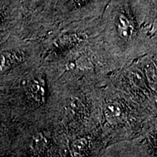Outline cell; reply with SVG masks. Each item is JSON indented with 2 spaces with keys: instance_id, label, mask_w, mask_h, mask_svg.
<instances>
[{
  "instance_id": "obj_3",
  "label": "cell",
  "mask_w": 157,
  "mask_h": 157,
  "mask_svg": "<svg viewBox=\"0 0 157 157\" xmlns=\"http://www.w3.org/2000/svg\"><path fill=\"white\" fill-rule=\"evenodd\" d=\"M31 93L34 100L39 103H43L45 98V88L44 83L40 80H34L31 84Z\"/></svg>"
},
{
  "instance_id": "obj_2",
  "label": "cell",
  "mask_w": 157,
  "mask_h": 157,
  "mask_svg": "<svg viewBox=\"0 0 157 157\" xmlns=\"http://www.w3.org/2000/svg\"><path fill=\"white\" fill-rule=\"evenodd\" d=\"M118 31L119 36L123 39H129L132 36L133 33L132 25L129 20L126 16L121 15L118 20Z\"/></svg>"
},
{
  "instance_id": "obj_1",
  "label": "cell",
  "mask_w": 157,
  "mask_h": 157,
  "mask_svg": "<svg viewBox=\"0 0 157 157\" xmlns=\"http://www.w3.org/2000/svg\"><path fill=\"white\" fill-rule=\"evenodd\" d=\"M105 116L108 122L111 124H116L120 122L122 119V110L117 104H109L105 109Z\"/></svg>"
},
{
  "instance_id": "obj_5",
  "label": "cell",
  "mask_w": 157,
  "mask_h": 157,
  "mask_svg": "<svg viewBox=\"0 0 157 157\" xmlns=\"http://www.w3.org/2000/svg\"><path fill=\"white\" fill-rule=\"evenodd\" d=\"M88 140L84 137H81L76 140L73 143V151L76 154L84 152L87 148Z\"/></svg>"
},
{
  "instance_id": "obj_6",
  "label": "cell",
  "mask_w": 157,
  "mask_h": 157,
  "mask_svg": "<svg viewBox=\"0 0 157 157\" xmlns=\"http://www.w3.org/2000/svg\"><path fill=\"white\" fill-rule=\"evenodd\" d=\"M146 77L148 84L153 89H156V74L155 68L153 66H148L146 68Z\"/></svg>"
},
{
  "instance_id": "obj_7",
  "label": "cell",
  "mask_w": 157,
  "mask_h": 157,
  "mask_svg": "<svg viewBox=\"0 0 157 157\" xmlns=\"http://www.w3.org/2000/svg\"><path fill=\"white\" fill-rule=\"evenodd\" d=\"M132 80L133 82L136 84V85H142V83L143 84L144 82V79H143V76L138 72L135 71L132 72Z\"/></svg>"
},
{
  "instance_id": "obj_4",
  "label": "cell",
  "mask_w": 157,
  "mask_h": 157,
  "mask_svg": "<svg viewBox=\"0 0 157 157\" xmlns=\"http://www.w3.org/2000/svg\"><path fill=\"white\" fill-rule=\"evenodd\" d=\"M31 143H31V148H32L33 151L37 154L44 152L46 150L48 144L47 138L41 133L36 134L34 136Z\"/></svg>"
}]
</instances>
